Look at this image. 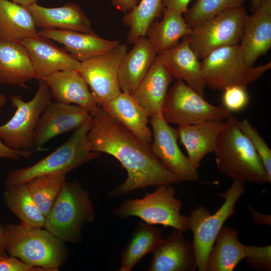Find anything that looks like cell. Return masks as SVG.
<instances>
[{"instance_id":"obj_1","label":"cell","mask_w":271,"mask_h":271,"mask_svg":"<svg viewBox=\"0 0 271 271\" xmlns=\"http://www.w3.org/2000/svg\"><path fill=\"white\" fill-rule=\"evenodd\" d=\"M91 115L87 134L89 150L113 156L127 174L121 184L108 192L109 197L120 198L148 186L182 182L155 156L150 144L139 139L100 106Z\"/></svg>"},{"instance_id":"obj_2","label":"cell","mask_w":271,"mask_h":271,"mask_svg":"<svg viewBox=\"0 0 271 271\" xmlns=\"http://www.w3.org/2000/svg\"><path fill=\"white\" fill-rule=\"evenodd\" d=\"M231 115L221 130L213 152L217 170L233 180L262 184L270 179L250 142Z\"/></svg>"},{"instance_id":"obj_3","label":"cell","mask_w":271,"mask_h":271,"mask_svg":"<svg viewBox=\"0 0 271 271\" xmlns=\"http://www.w3.org/2000/svg\"><path fill=\"white\" fill-rule=\"evenodd\" d=\"M92 115L83 125L74 130L71 136L55 151L36 163L11 170L4 181L6 189L27 183L35 178L54 174H67L71 171L99 157L100 153L89 150L87 134Z\"/></svg>"},{"instance_id":"obj_4","label":"cell","mask_w":271,"mask_h":271,"mask_svg":"<svg viewBox=\"0 0 271 271\" xmlns=\"http://www.w3.org/2000/svg\"><path fill=\"white\" fill-rule=\"evenodd\" d=\"M4 226L5 248L10 256L46 271H58L66 260L65 242L46 229H26L20 224Z\"/></svg>"},{"instance_id":"obj_5","label":"cell","mask_w":271,"mask_h":271,"mask_svg":"<svg viewBox=\"0 0 271 271\" xmlns=\"http://www.w3.org/2000/svg\"><path fill=\"white\" fill-rule=\"evenodd\" d=\"M95 217L88 192L76 180L64 183L46 217L45 229L64 242L81 240L82 229Z\"/></svg>"},{"instance_id":"obj_6","label":"cell","mask_w":271,"mask_h":271,"mask_svg":"<svg viewBox=\"0 0 271 271\" xmlns=\"http://www.w3.org/2000/svg\"><path fill=\"white\" fill-rule=\"evenodd\" d=\"M245 190L244 183L233 180L230 186L220 194L224 201L220 208L211 214L203 206L193 209L188 216V229L193 235L192 241L199 271H206L207 262L212 247L225 221L235 212V204Z\"/></svg>"},{"instance_id":"obj_7","label":"cell","mask_w":271,"mask_h":271,"mask_svg":"<svg viewBox=\"0 0 271 271\" xmlns=\"http://www.w3.org/2000/svg\"><path fill=\"white\" fill-rule=\"evenodd\" d=\"M175 194L171 185L159 186L142 198L125 199L114 208L113 214L119 218L135 216L147 224L186 231L189 230L188 217L181 214L183 204L175 197Z\"/></svg>"},{"instance_id":"obj_8","label":"cell","mask_w":271,"mask_h":271,"mask_svg":"<svg viewBox=\"0 0 271 271\" xmlns=\"http://www.w3.org/2000/svg\"><path fill=\"white\" fill-rule=\"evenodd\" d=\"M200 63L206 85L219 91L232 85L247 88L271 68L270 62L248 66L239 44L216 49L202 58Z\"/></svg>"},{"instance_id":"obj_9","label":"cell","mask_w":271,"mask_h":271,"mask_svg":"<svg viewBox=\"0 0 271 271\" xmlns=\"http://www.w3.org/2000/svg\"><path fill=\"white\" fill-rule=\"evenodd\" d=\"M38 81V90L31 100L26 102L19 95L10 97L11 104L16 111L8 121L0 125V139L11 149L36 151L34 146L35 130L41 114L52 101L46 81Z\"/></svg>"},{"instance_id":"obj_10","label":"cell","mask_w":271,"mask_h":271,"mask_svg":"<svg viewBox=\"0 0 271 271\" xmlns=\"http://www.w3.org/2000/svg\"><path fill=\"white\" fill-rule=\"evenodd\" d=\"M247 16L243 6L224 11L192 28L187 37L199 59L218 48L239 44Z\"/></svg>"},{"instance_id":"obj_11","label":"cell","mask_w":271,"mask_h":271,"mask_svg":"<svg viewBox=\"0 0 271 271\" xmlns=\"http://www.w3.org/2000/svg\"><path fill=\"white\" fill-rule=\"evenodd\" d=\"M231 113L223 106H214L181 80L168 90L162 116L169 124H194L207 120L223 121Z\"/></svg>"},{"instance_id":"obj_12","label":"cell","mask_w":271,"mask_h":271,"mask_svg":"<svg viewBox=\"0 0 271 271\" xmlns=\"http://www.w3.org/2000/svg\"><path fill=\"white\" fill-rule=\"evenodd\" d=\"M127 52L126 45L119 43L112 49L81 62L79 71L98 106L121 92L118 69Z\"/></svg>"},{"instance_id":"obj_13","label":"cell","mask_w":271,"mask_h":271,"mask_svg":"<svg viewBox=\"0 0 271 271\" xmlns=\"http://www.w3.org/2000/svg\"><path fill=\"white\" fill-rule=\"evenodd\" d=\"M150 118L153 129V140L150 146L155 156L182 182L197 180V169L181 151L177 143L176 129L171 127L162 115Z\"/></svg>"},{"instance_id":"obj_14","label":"cell","mask_w":271,"mask_h":271,"mask_svg":"<svg viewBox=\"0 0 271 271\" xmlns=\"http://www.w3.org/2000/svg\"><path fill=\"white\" fill-rule=\"evenodd\" d=\"M91 117L85 108L78 105L51 102L41 114L34 135L36 152L52 139L83 125Z\"/></svg>"},{"instance_id":"obj_15","label":"cell","mask_w":271,"mask_h":271,"mask_svg":"<svg viewBox=\"0 0 271 271\" xmlns=\"http://www.w3.org/2000/svg\"><path fill=\"white\" fill-rule=\"evenodd\" d=\"M21 43L29 53L37 80H45L59 71H80L81 62L39 34L24 39Z\"/></svg>"},{"instance_id":"obj_16","label":"cell","mask_w":271,"mask_h":271,"mask_svg":"<svg viewBox=\"0 0 271 271\" xmlns=\"http://www.w3.org/2000/svg\"><path fill=\"white\" fill-rule=\"evenodd\" d=\"M157 58L173 78L181 80L202 96L206 85L199 59L187 36L177 45L158 53Z\"/></svg>"},{"instance_id":"obj_17","label":"cell","mask_w":271,"mask_h":271,"mask_svg":"<svg viewBox=\"0 0 271 271\" xmlns=\"http://www.w3.org/2000/svg\"><path fill=\"white\" fill-rule=\"evenodd\" d=\"M175 229L162 239L154 251L149 271H194L197 269L192 242Z\"/></svg>"},{"instance_id":"obj_18","label":"cell","mask_w":271,"mask_h":271,"mask_svg":"<svg viewBox=\"0 0 271 271\" xmlns=\"http://www.w3.org/2000/svg\"><path fill=\"white\" fill-rule=\"evenodd\" d=\"M239 46L248 66H253L270 49L271 0H265L251 16L247 15Z\"/></svg>"},{"instance_id":"obj_19","label":"cell","mask_w":271,"mask_h":271,"mask_svg":"<svg viewBox=\"0 0 271 271\" xmlns=\"http://www.w3.org/2000/svg\"><path fill=\"white\" fill-rule=\"evenodd\" d=\"M44 80L49 87L52 99L56 102L78 105L91 114L98 106L79 71H59Z\"/></svg>"},{"instance_id":"obj_20","label":"cell","mask_w":271,"mask_h":271,"mask_svg":"<svg viewBox=\"0 0 271 271\" xmlns=\"http://www.w3.org/2000/svg\"><path fill=\"white\" fill-rule=\"evenodd\" d=\"M40 29L70 30L95 33L91 23L77 4L67 3L58 8H46L33 4L26 7Z\"/></svg>"},{"instance_id":"obj_21","label":"cell","mask_w":271,"mask_h":271,"mask_svg":"<svg viewBox=\"0 0 271 271\" xmlns=\"http://www.w3.org/2000/svg\"><path fill=\"white\" fill-rule=\"evenodd\" d=\"M40 35L55 41L65 47V50L80 62L117 46L120 42L102 38L95 33L58 29H40Z\"/></svg>"},{"instance_id":"obj_22","label":"cell","mask_w":271,"mask_h":271,"mask_svg":"<svg viewBox=\"0 0 271 271\" xmlns=\"http://www.w3.org/2000/svg\"><path fill=\"white\" fill-rule=\"evenodd\" d=\"M224 126L220 120H207L200 123L178 126V139L185 147L188 158L196 169L207 155L213 153L218 136Z\"/></svg>"},{"instance_id":"obj_23","label":"cell","mask_w":271,"mask_h":271,"mask_svg":"<svg viewBox=\"0 0 271 271\" xmlns=\"http://www.w3.org/2000/svg\"><path fill=\"white\" fill-rule=\"evenodd\" d=\"M173 78L156 57L148 73L130 94L149 117L162 115L168 88Z\"/></svg>"},{"instance_id":"obj_24","label":"cell","mask_w":271,"mask_h":271,"mask_svg":"<svg viewBox=\"0 0 271 271\" xmlns=\"http://www.w3.org/2000/svg\"><path fill=\"white\" fill-rule=\"evenodd\" d=\"M122 58L118 69L121 91L131 94L145 77L158 55L145 36L139 39Z\"/></svg>"},{"instance_id":"obj_25","label":"cell","mask_w":271,"mask_h":271,"mask_svg":"<svg viewBox=\"0 0 271 271\" xmlns=\"http://www.w3.org/2000/svg\"><path fill=\"white\" fill-rule=\"evenodd\" d=\"M100 107L141 140L152 143L153 133L148 126L150 117L130 94L121 91Z\"/></svg>"},{"instance_id":"obj_26","label":"cell","mask_w":271,"mask_h":271,"mask_svg":"<svg viewBox=\"0 0 271 271\" xmlns=\"http://www.w3.org/2000/svg\"><path fill=\"white\" fill-rule=\"evenodd\" d=\"M29 53L21 43L0 38V83L22 85L35 79Z\"/></svg>"},{"instance_id":"obj_27","label":"cell","mask_w":271,"mask_h":271,"mask_svg":"<svg viewBox=\"0 0 271 271\" xmlns=\"http://www.w3.org/2000/svg\"><path fill=\"white\" fill-rule=\"evenodd\" d=\"M246 245L238 239V232L231 227L223 226L208 256L206 271H232L245 258Z\"/></svg>"},{"instance_id":"obj_28","label":"cell","mask_w":271,"mask_h":271,"mask_svg":"<svg viewBox=\"0 0 271 271\" xmlns=\"http://www.w3.org/2000/svg\"><path fill=\"white\" fill-rule=\"evenodd\" d=\"M162 15L160 21L156 19L149 25L145 35L158 54L175 46L192 32V28L179 12L164 8Z\"/></svg>"},{"instance_id":"obj_29","label":"cell","mask_w":271,"mask_h":271,"mask_svg":"<svg viewBox=\"0 0 271 271\" xmlns=\"http://www.w3.org/2000/svg\"><path fill=\"white\" fill-rule=\"evenodd\" d=\"M33 18L25 7L0 0V38L21 43L38 34Z\"/></svg>"},{"instance_id":"obj_30","label":"cell","mask_w":271,"mask_h":271,"mask_svg":"<svg viewBox=\"0 0 271 271\" xmlns=\"http://www.w3.org/2000/svg\"><path fill=\"white\" fill-rule=\"evenodd\" d=\"M3 199L7 208L26 229L44 228L46 217L40 211L29 190L27 183L6 189Z\"/></svg>"},{"instance_id":"obj_31","label":"cell","mask_w":271,"mask_h":271,"mask_svg":"<svg viewBox=\"0 0 271 271\" xmlns=\"http://www.w3.org/2000/svg\"><path fill=\"white\" fill-rule=\"evenodd\" d=\"M163 239L161 231L153 225L140 222L121 252L119 271H130L147 254L153 252Z\"/></svg>"},{"instance_id":"obj_32","label":"cell","mask_w":271,"mask_h":271,"mask_svg":"<svg viewBox=\"0 0 271 271\" xmlns=\"http://www.w3.org/2000/svg\"><path fill=\"white\" fill-rule=\"evenodd\" d=\"M164 9L162 0H141L125 14L122 21L129 29L127 43L133 45L139 39L145 37L149 25L161 16Z\"/></svg>"},{"instance_id":"obj_33","label":"cell","mask_w":271,"mask_h":271,"mask_svg":"<svg viewBox=\"0 0 271 271\" xmlns=\"http://www.w3.org/2000/svg\"><path fill=\"white\" fill-rule=\"evenodd\" d=\"M66 181V174H60L35 178L27 182L34 201L45 217Z\"/></svg>"},{"instance_id":"obj_34","label":"cell","mask_w":271,"mask_h":271,"mask_svg":"<svg viewBox=\"0 0 271 271\" xmlns=\"http://www.w3.org/2000/svg\"><path fill=\"white\" fill-rule=\"evenodd\" d=\"M246 0H196L184 13V18L193 28L219 13L243 6Z\"/></svg>"},{"instance_id":"obj_35","label":"cell","mask_w":271,"mask_h":271,"mask_svg":"<svg viewBox=\"0 0 271 271\" xmlns=\"http://www.w3.org/2000/svg\"><path fill=\"white\" fill-rule=\"evenodd\" d=\"M239 127L248 139L258 155L266 172L271 179V150L266 142L246 119L239 121Z\"/></svg>"},{"instance_id":"obj_36","label":"cell","mask_w":271,"mask_h":271,"mask_svg":"<svg viewBox=\"0 0 271 271\" xmlns=\"http://www.w3.org/2000/svg\"><path fill=\"white\" fill-rule=\"evenodd\" d=\"M223 91V107L231 113L241 111L248 105L249 96L246 87L240 85H232L226 87Z\"/></svg>"},{"instance_id":"obj_37","label":"cell","mask_w":271,"mask_h":271,"mask_svg":"<svg viewBox=\"0 0 271 271\" xmlns=\"http://www.w3.org/2000/svg\"><path fill=\"white\" fill-rule=\"evenodd\" d=\"M245 258L248 264L257 270H271V245H246Z\"/></svg>"},{"instance_id":"obj_38","label":"cell","mask_w":271,"mask_h":271,"mask_svg":"<svg viewBox=\"0 0 271 271\" xmlns=\"http://www.w3.org/2000/svg\"><path fill=\"white\" fill-rule=\"evenodd\" d=\"M0 271H46L44 269L29 264L14 256L0 259Z\"/></svg>"},{"instance_id":"obj_39","label":"cell","mask_w":271,"mask_h":271,"mask_svg":"<svg viewBox=\"0 0 271 271\" xmlns=\"http://www.w3.org/2000/svg\"><path fill=\"white\" fill-rule=\"evenodd\" d=\"M36 151L17 150L6 145L0 139V158H6L13 161H18L21 157L24 159L30 158Z\"/></svg>"},{"instance_id":"obj_40","label":"cell","mask_w":271,"mask_h":271,"mask_svg":"<svg viewBox=\"0 0 271 271\" xmlns=\"http://www.w3.org/2000/svg\"><path fill=\"white\" fill-rule=\"evenodd\" d=\"M192 0H162L164 8L174 10L182 15L187 9L188 6Z\"/></svg>"},{"instance_id":"obj_41","label":"cell","mask_w":271,"mask_h":271,"mask_svg":"<svg viewBox=\"0 0 271 271\" xmlns=\"http://www.w3.org/2000/svg\"><path fill=\"white\" fill-rule=\"evenodd\" d=\"M247 208L250 213L253 221L257 225L265 224L270 226V215H267L256 211L251 206L247 205Z\"/></svg>"},{"instance_id":"obj_42","label":"cell","mask_w":271,"mask_h":271,"mask_svg":"<svg viewBox=\"0 0 271 271\" xmlns=\"http://www.w3.org/2000/svg\"><path fill=\"white\" fill-rule=\"evenodd\" d=\"M110 1L115 8L125 14L137 6L139 3V0H110Z\"/></svg>"},{"instance_id":"obj_43","label":"cell","mask_w":271,"mask_h":271,"mask_svg":"<svg viewBox=\"0 0 271 271\" xmlns=\"http://www.w3.org/2000/svg\"><path fill=\"white\" fill-rule=\"evenodd\" d=\"M9 256L5 248L4 226L0 223V259Z\"/></svg>"},{"instance_id":"obj_44","label":"cell","mask_w":271,"mask_h":271,"mask_svg":"<svg viewBox=\"0 0 271 271\" xmlns=\"http://www.w3.org/2000/svg\"><path fill=\"white\" fill-rule=\"evenodd\" d=\"M15 4L26 7L33 4L37 3L38 0H9Z\"/></svg>"},{"instance_id":"obj_45","label":"cell","mask_w":271,"mask_h":271,"mask_svg":"<svg viewBox=\"0 0 271 271\" xmlns=\"http://www.w3.org/2000/svg\"><path fill=\"white\" fill-rule=\"evenodd\" d=\"M265 0H250V9L253 13L261 6Z\"/></svg>"},{"instance_id":"obj_46","label":"cell","mask_w":271,"mask_h":271,"mask_svg":"<svg viewBox=\"0 0 271 271\" xmlns=\"http://www.w3.org/2000/svg\"><path fill=\"white\" fill-rule=\"evenodd\" d=\"M7 102V99L5 95L0 93V112Z\"/></svg>"}]
</instances>
